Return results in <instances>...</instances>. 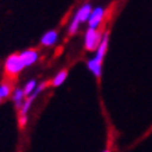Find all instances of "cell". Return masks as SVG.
Wrapping results in <instances>:
<instances>
[{"label":"cell","mask_w":152,"mask_h":152,"mask_svg":"<svg viewBox=\"0 0 152 152\" xmlns=\"http://www.w3.org/2000/svg\"><path fill=\"white\" fill-rule=\"evenodd\" d=\"M107 43H109V35L106 32V34H103V37H102L101 45H99L98 49L95 50V56H94L92 59L88 60V63H87L89 71H91L96 78H99L102 75V60H103V57H105V55H106V50H107Z\"/></svg>","instance_id":"obj_1"},{"label":"cell","mask_w":152,"mask_h":152,"mask_svg":"<svg viewBox=\"0 0 152 152\" xmlns=\"http://www.w3.org/2000/svg\"><path fill=\"white\" fill-rule=\"evenodd\" d=\"M91 13H92V7H91V4H89V3H85V4L81 6V7L75 11V15L73 17V21H71V24H70V27H69V32L71 34V35L77 32L78 25L81 23L88 21V20H89Z\"/></svg>","instance_id":"obj_2"},{"label":"cell","mask_w":152,"mask_h":152,"mask_svg":"<svg viewBox=\"0 0 152 152\" xmlns=\"http://www.w3.org/2000/svg\"><path fill=\"white\" fill-rule=\"evenodd\" d=\"M102 35L98 29H91L88 28L87 32H85V38H84V45L87 50H96L98 46L101 45L102 41Z\"/></svg>","instance_id":"obj_3"},{"label":"cell","mask_w":152,"mask_h":152,"mask_svg":"<svg viewBox=\"0 0 152 152\" xmlns=\"http://www.w3.org/2000/svg\"><path fill=\"white\" fill-rule=\"evenodd\" d=\"M45 87H46V84H41V85H38L37 89H35V91L32 92V95H31V96L28 98L27 101L23 103L21 109H20V126H21V127H24V126H25V123H27V113H28V110H29V107H31V103H32V101L38 96V94L41 92V91Z\"/></svg>","instance_id":"obj_4"},{"label":"cell","mask_w":152,"mask_h":152,"mask_svg":"<svg viewBox=\"0 0 152 152\" xmlns=\"http://www.w3.org/2000/svg\"><path fill=\"white\" fill-rule=\"evenodd\" d=\"M4 67H6L7 74H10V75H14V74H18L20 71H23L24 64H23V61H21V59H20L18 53L10 55L7 57V60H6Z\"/></svg>","instance_id":"obj_5"},{"label":"cell","mask_w":152,"mask_h":152,"mask_svg":"<svg viewBox=\"0 0 152 152\" xmlns=\"http://www.w3.org/2000/svg\"><path fill=\"white\" fill-rule=\"evenodd\" d=\"M103 17H105V9L103 7L98 6V7L92 9V13H91L89 20H88V27L91 29H98V27L103 21Z\"/></svg>","instance_id":"obj_6"},{"label":"cell","mask_w":152,"mask_h":152,"mask_svg":"<svg viewBox=\"0 0 152 152\" xmlns=\"http://www.w3.org/2000/svg\"><path fill=\"white\" fill-rule=\"evenodd\" d=\"M18 55H20L21 61H23L24 67H28V66L34 64V63L38 60V57H39V53H38L37 50H34V49H27V50L21 52Z\"/></svg>","instance_id":"obj_7"},{"label":"cell","mask_w":152,"mask_h":152,"mask_svg":"<svg viewBox=\"0 0 152 152\" xmlns=\"http://www.w3.org/2000/svg\"><path fill=\"white\" fill-rule=\"evenodd\" d=\"M56 41H57V32L56 31H48V32L43 34L41 43L43 46H52L56 43Z\"/></svg>","instance_id":"obj_8"},{"label":"cell","mask_w":152,"mask_h":152,"mask_svg":"<svg viewBox=\"0 0 152 152\" xmlns=\"http://www.w3.org/2000/svg\"><path fill=\"white\" fill-rule=\"evenodd\" d=\"M66 78H67V70H61L60 73L56 74V77L53 78L52 84H53L55 87H59V85H61V84L64 83Z\"/></svg>","instance_id":"obj_9"},{"label":"cell","mask_w":152,"mask_h":152,"mask_svg":"<svg viewBox=\"0 0 152 152\" xmlns=\"http://www.w3.org/2000/svg\"><path fill=\"white\" fill-rule=\"evenodd\" d=\"M24 92H23V89H15L14 91V94H13V101L17 103V107H20L21 109V106H23V99H24Z\"/></svg>","instance_id":"obj_10"},{"label":"cell","mask_w":152,"mask_h":152,"mask_svg":"<svg viewBox=\"0 0 152 152\" xmlns=\"http://www.w3.org/2000/svg\"><path fill=\"white\" fill-rule=\"evenodd\" d=\"M37 89V83L34 81V80H31V81H28L27 83V85L24 87V89H23V92H24V95H32V92Z\"/></svg>","instance_id":"obj_11"},{"label":"cell","mask_w":152,"mask_h":152,"mask_svg":"<svg viewBox=\"0 0 152 152\" xmlns=\"http://www.w3.org/2000/svg\"><path fill=\"white\" fill-rule=\"evenodd\" d=\"M11 94V89H10V85L9 84H1L0 85V98H7Z\"/></svg>","instance_id":"obj_12"},{"label":"cell","mask_w":152,"mask_h":152,"mask_svg":"<svg viewBox=\"0 0 152 152\" xmlns=\"http://www.w3.org/2000/svg\"><path fill=\"white\" fill-rule=\"evenodd\" d=\"M103 152H110V151H109V149H106V151H103Z\"/></svg>","instance_id":"obj_13"},{"label":"cell","mask_w":152,"mask_h":152,"mask_svg":"<svg viewBox=\"0 0 152 152\" xmlns=\"http://www.w3.org/2000/svg\"><path fill=\"white\" fill-rule=\"evenodd\" d=\"M0 101H1V98H0Z\"/></svg>","instance_id":"obj_14"}]
</instances>
